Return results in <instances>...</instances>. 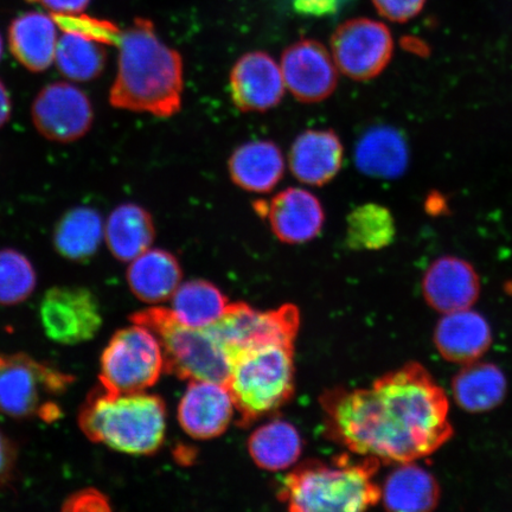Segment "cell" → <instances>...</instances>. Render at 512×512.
Instances as JSON below:
<instances>
[{"label": "cell", "mask_w": 512, "mask_h": 512, "mask_svg": "<svg viewBox=\"0 0 512 512\" xmlns=\"http://www.w3.org/2000/svg\"><path fill=\"white\" fill-rule=\"evenodd\" d=\"M299 322V311L293 305L261 312L247 304L235 303L228 304L222 317L208 330L233 360L249 349L268 344H293Z\"/></svg>", "instance_id": "9"}, {"label": "cell", "mask_w": 512, "mask_h": 512, "mask_svg": "<svg viewBox=\"0 0 512 512\" xmlns=\"http://www.w3.org/2000/svg\"><path fill=\"white\" fill-rule=\"evenodd\" d=\"M37 285L31 261L16 249H0V305H18L27 300Z\"/></svg>", "instance_id": "32"}, {"label": "cell", "mask_w": 512, "mask_h": 512, "mask_svg": "<svg viewBox=\"0 0 512 512\" xmlns=\"http://www.w3.org/2000/svg\"><path fill=\"white\" fill-rule=\"evenodd\" d=\"M28 2L40 3L54 14L78 15L87 9L91 0H28Z\"/></svg>", "instance_id": "37"}, {"label": "cell", "mask_w": 512, "mask_h": 512, "mask_svg": "<svg viewBox=\"0 0 512 512\" xmlns=\"http://www.w3.org/2000/svg\"><path fill=\"white\" fill-rule=\"evenodd\" d=\"M182 275V267L174 254L163 249H147L131 261L127 283L142 302L159 304L174 296Z\"/></svg>", "instance_id": "22"}, {"label": "cell", "mask_w": 512, "mask_h": 512, "mask_svg": "<svg viewBox=\"0 0 512 512\" xmlns=\"http://www.w3.org/2000/svg\"><path fill=\"white\" fill-rule=\"evenodd\" d=\"M106 44L79 32L66 31L57 42L55 61L62 75L74 81H92L104 72Z\"/></svg>", "instance_id": "30"}, {"label": "cell", "mask_w": 512, "mask_h": 512, "mask_svg": "<svg viewBox=\"0 0 512 512\" xmlns=\"http://www.w3.org/2000/svg\"><path fill=\"white\" fill-rule=\"evenodd\" d=\"M171 298V312L178 322L192 329H209L228 306V300L219 288L204 280L179 285Z\"/></svg>", "instance_id": "29"}, {"label": "cell", "mask_w": 512, "mask_h": 512, "mask_svg": "<svg viewBox=\"0 0 512 512\" xmlns=\"http://www.w3.org/2000/svg\"><path fill=\"white\" fill-rule=\"evenodd\" d=\"M226 386L241 426L274 412L294 392L293 344H268L236 355Z\"/></svg>", "instance_id": "5"}, {"label": "cell", "mask_w": 512, "mask_h": 512, "mask_svg": "<svg viewBox=\"0 0 512 512\" xmlns=\"http://www.w3.org/2000/svg\"><path fill=\"white\" fill-rule=\"evenodd\" d=\"M131 320L158 338L166 373L181 380L227 383L232 358L208 329L189 328L164 307L134 313Z\"/></svg>", "instance_id": "6"}, {"label": "cell", "mask_w": 512, "mask_h": 512, "mask_svg": "<svg viewBox=\"0 0 512 512\" xmlns=\"http://www.w3.org/2000/svg\"><path fill=\"white\" fill-rule=\"evenodd\" d=\"M104 234V223L98 210L74 208L57 222L53 235L54 247L64 259L85 262L98 253Z\"/></svg>", "instance_id": "27"}, {"label": "cell", "mask_w": 512, "mask_h": 512, "mask_svg": "<svg viewBox=\"0 0 512 512\" xmlns=\"http://www.w3.org/2000/svg\"><path fill=\"white\" fill-rule=\"evenodd\" d=\"M64 511H110L111 505L102 492L86 489L70 496L63 504Z\"/></svg>", "instance_id": "34"}, {"label": "cell", "mask_w": 512, "mask_h": 512, "mask_svg": "<svg viewBox=\"0 0 512 512\" xmlns=\"http://www.w3.org/2000/svg\"><path fill=\"white\" fill-rule=\"evenodd\" d=\"M331 437L358 456L411 463L452 438L450 402L419 363L383 375L370 388L324 395Z\"/></svg>", "instance_id": "1"}, {"label": "cell", "mask_w": 512, "mask_h": 512, "mask_svg": "<svg viewBox=\"0 0 512 512\" xmlns=\"http://www.w3.org/2000/svg\"><path fill=\"white\" fill-rule=\"evenodd\" d=\"M330 44L339 72L355 81L377 78L394 53L393 36L387 25L363 17L339 25Z\"/></svg>", "instance_id": "10"}, {"label": "cell", "mask_w": 512, "mask_h": 512, "mask_svg": "<svg viewBox=\"0 0 512 512\" xmlns=\"http://www.w3.org/2000/svg\"><path fill=\"white\" fill-rule=\"evenodd\" d=\"M12 112V104L8 89L0 80V128L8 123Z\"/></svg>", "instance_id": "38"}, {"label": "cell", "mask_w": 512, "mask_h": 512, "mask_svg": "<svg viewBox=\"0 0 512 512\" xmlns=\"http://www.w3.org/2000/svg\"><path fill=\"white\" fill-rule=\"evenodd\" d=\"M266 216L273 234L288 245L317 238L325 222V211L318 197L300 188L279 192L268 204Z\"/></svg>", "instance_id": "17"}, {"label": "cell", "mask_w": 512, "mask_h": 512, "mask_svg": "<svg viewBox=\"0 0 512 512\" xmlns=\"http://www.w3.org/2000/svg\"><path fill=\"white\" fill-rule=\"evenodd\" d=\"M395 235L394 217L381 204H363L348 216L347 245L354 251H380L392 245Z\"/></svg>", "instance_id": "31"}, {"label": "cell", "mask_w": 512, "mask_h": 512, "mask_svg": "<svg viewBox=\"0 0 512 512\" xmlns=\"http://www.w3.org/2000/svg\"><path fill=\"white\" fill-rule=\"evenodd\" d=\"M377 12L390 22L406 23L418 16L426 0H373Z\"/></svg>", "instance_id": "33"}, {"label": "cell", "mask_w": 512, "mask_h": 512, "mask_svg": "<svg viewBox=\"0 0 512 512\" xmlns=\"http://www.w3.org/2000/svg\"><path fill=\"white\" fill-rule=\"evenodd\" d=\"M341 0H294V9L305 16H326L334 14Z\"/></svg>", "instance_id": "36"}, {"label": "cell", "mask_w": 512, "mask_h": 512, "mask_svg": "<svg viewBox=\"0 0 512 512\" xmlns=\"http://www.w3.org/2000/svg\"><path fill=\"white\" fill-rule=\"evenodd\" d=\"M164 371L158 338L134 324L113 335L100 358V383L115 394L142 393L155 386Z\"/></svg>", "instance_id": "8"}, {"label": "cell", "mask_w": 512, "mask_h": 512, "mask_svg": "<svg viewBox=\"0 0 512 512\" xmlns=\"http://www.w3.org/2000/svg\"><path fill=\"white\" fill-rule=\"evenodd\" d=\"M285 88L280 64L265 51L243 55L230 72V98L243 113L272 110L283 100Z\"/></svg>", "instance_id": "14"}, {"label": "cell", "mask_w": 512, "mask_h": 512, "mask_svg": "<svg viewBox=\"0 0 512 512\" xmlns=\"http://www.w3.org/2000/svg\"><path fill=\"white\" fill-rule=\"evenodd\" d=\"M344 147L332 130L305 131L294 140L288 162L292 175L312 187H323L341 171Z\"/></svg>", "instance_id": "18"}, {"label": "cell", "mask_w": 512, "mask_h": 512, "mask_svg": "<svg viewBox=\"0 0 512 512\" xmlns=\"http://www.w3.org/2000/svg\"><path fill=\"white\" fill-rule=\"evenodd\" d=\"M16 447L0 430V484L9 482L16 465Z\"/></svg>", "instance_id": "35"}, {"label": "cell", "mask_w": 512, "mask_h": 512, "mask_svg": "<svg viewBox=\"0 0 512 512\" xmlns=\"http://www.w3.org/2000/svg\"><path fill=\"white\" fill-rule=\"evenodd\" d=\"M105 239L115 259L132 261L155 241V221L149 211L136 203L120 204L108 216Z\"/></svg>", "instance_id": "25"}, {"label": "cell", "mask_w": 512, "mask_h": 512, "mask_svg": "<svg viewBox=\"0 0 512 512\" xmlns=\"http://www.w3.org/2000/svg\"><path fill=\"white\" fill-rule=\"evenodd\" d=\"M280 69L285 87L304 104H317L337 88V66L322 43L304 38L291 44L281 55Z\"/></svg>", "instance_id": "13"}, {"label": "cell", "mask_w": 512, "mask_h": 512, "mask_svg": "<svg viewBox=\"0 0 512 512\" xmlns=\"http://www.w3.org/2000/svg\"><path fill=\"white\" fill-rule=\"evenodd\" d=\"M229 176L236 187L254 194L271 192L283 179L285 160L271 140H255L236 147L228 160Z\"/></svg>", "instance_id": "20"}, {"label": "cell", "mask_w": 512, "mask_h": 512, "mask_svg": "<svg viewBox=\"0 0 512 512\" xmlns=\"http://www.w3.org/2000/svg\"><path fill=\"white\" fill-rule=\"evenodd\" d=\"M422 293L427 304L441 313L471 309L480 294L479 275L469 261L441 256L428 267Z\"/></svg>", "instance_id": "16"}, {"label": "cell", "mask_w": 512, "mask_h": 512, "mask_svg": "<svg viewBox=\"0 0 512 512\" xmlns=\"http://www.w3.org/2000/svg\"><path fill=\"white\" fill-rule=\"evenodd\" d=\"M31 118L36 130L51 142L68 144L91 130L94 111L88 95L67 82L44 87L32 102Z\"/></svg>", "instance_id": "12"}, {"label": "cell", "mask_w": 512, "mask_h": 512, "mask_svg": "<svg viewBox=\"0 0 512 512\" xmlns=\"http://www.w3.org/2000/svg\"><path fill=\"white\" fill-rule=\"evenodd\" d=\"M303 441L296 427L284 420H273L254 431L248 452L254 463L268 471H281L297 463Z\"/></svg>", "instance_id": "28"}, {"label": "cell", "mask_w": 512, "mask_h": 512, "mask_svg": "<svg viewBox=\"0 0 512 512\" xmlns=\"http://www.w3.org/2000/svg\"><path fill=\"white\" fill-rule=\"evenodd\" d=\"M57 38L53 17L28 12L15 19L9 29L12 55L30 72L41 73L55 61Z\"/></svg>", "instance_id": "21"}, {"label": "cell", "mask_w": 512, "mask_h": 512, "mask_svg": "<svg viewBox=\"0 0 512 512\" xmlns=\"http://www.w3.org/2000/svg\"><path fill=\"white\" fill-rule=\"evenodd\" d=\"M406 139L394 127L376 126L363 134L356 145L355 163L362 174L381 179H395L408 166Z\"/></svg>", "instance_id": "23"}, {"label": "cell", "mask_w": 512, "mask_h": 512, "mask_svg": "<svg viewBox=\"0 0 512 512\" xmlns=\"http://www.w3.org/2000/svg\"><path fill=\"white\" fill-rule=\"evenodd\" d=\"M508 381L496 364L472 362L454 376L453 399L457 405L470 413H485L495 409L505 399Z\"/></svg>", "instance_id": "26"}, {"label": "cell", "mask_w": 512, "mask_h": 512, "mask_svg": "<svg viewBox=\"0 0 512 512\" xmlns=\"http://www.w3.org/2000/svg\"><path fill=\"white\" fill-rule=\"evenodd\" d=\"M118 74L110 104L118 110L174 117L182 108L183 59L177 50L159 40L150 19L136 18L121 30Z\"/></svg>", "instance_id": "2"}, {"label": "cell", "mask_w": 512, "mask_h": 512, "mask_svg": "<svg viewBox=\"0 0 512 512\" xmlns=\"http://www.w3.org/2000/svg\"><path fill=\"white\" fill-rule=\"evenodd\" d=\"M381 462L364 457L354 462L347 456L331 464L310 462L288 475L279 499L291 511L356 512L381 501V488L374 477Z\"/></svg>", "instance_id": "4"}, {"label": "cell", "mask_w": 512, "mask_h": 512, "mask_svg": "<svg viewBox=\"0 0 512 512\" xmlns=\"http://www.w3.org/2000/svg\"><path fill=\"white\" fill-rule=\"evenodd\" d=\"M40 318L50 341L62 345L92 341L104 323L98 298L82 286L51 287L41 300Z\"/></svg>", "instance_id": "11"}, {"label": "cell", "mask_w": 512, "mask_h": 512, "mask_svg": "<svg viewBox=\"0 0 512 512\" xmlns=\"http://www.w3.org/2000/svg\"><path fill=\"white\" fill-rule=\"evenodd\" d=\"M74 377L25 354H0V412L15 419L60 418L54 399Z\"/></svg>", "instance_id": "7"}, {"label": "cell", "mask_w": 512, "mask_h": 512, "mask_svg": "<svg viewBox=\"0 0 512 512\" xmlns=\"http://www.w3.org/2000/svg\"><path fill=\"white\" fill-rule=\"evenodd\" d=\"M381 501L390 511H431L440 501V486L424 467L402 463L384 480Z\"/></svg>", "instance_id": "24"}, {"label": "cell", "mask_w": 512, "mask_h": 512, "mask_svg": "<svg viewBox=\"0 0 512 512\" xmlns=\"http://www.w3.org/2000/svg\"><path fill=\"white\" fill-rule=\"evenodd\" d=\"M2 55H3V40H2V36H0V60H2Z\"/></svg>", "instance_id": "39"}, {"label": "cell", "mask_w": 512, "mask_h": 512, "mask_svg": "<svg viewBox=\"0 0 512 512\" xmlns=\"http://www.w3.org/2000/svg\"><path fill=\"white\" fill-rule=\"evenodd\" d=\"M79 426L93 443L131 456H147L164 443L166 407L157 395L115 394L101 386L81 407Z\"/></svg>", "instance_id": "3"}, {"label": "cell", "mask_w": 512, "mask_h": 512, "mask_svg": "<svg viewBox=\"0 0 512 512\" xmlns=\"http://www.w3.org/2000/svg\"><path fill=\"white\" fill-rule=\"evenodd\" d=\"M434 344L446 361L465 366L479 361L490 349V324L471 309L444 313L434 331Z\"/></svg>", "instance_id": "19"}, {"label": "cell", "mask_w": 512, "mask_h": 512, "mask_svg": "<svg viewBox=\"0 0 512 512\" xmlns=\"http://www.w3.org/2000/svg\"><path fill=\"white\" fill-rule=\"evenodd\" d=\"M234 401L226 384L190 381L178 406V421L185 433L198 440L220 437L234 414Z\"/></svg>", "instance_id": "15"}]
</instances>
